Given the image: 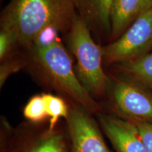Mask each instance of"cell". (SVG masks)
Returning a JSON list of instances; mask_svg holds the SVG:
<instances>
[{
    "instance_id": "cell-1",
    "label": "cell",
    "mask_w": 152,
    "mask_h": 152,
    "mask_svg": "<svg viewBox=\"0 0 152 152\" xmlns=\"http://www.w3.org/2000/svg\"><path fill=\"white\" fill-rule=\"evenodd\" d=\"M77 14L73 0H10L1 11L0 26L27 49L47 27L67 34Z\"/></svg>"
},
{
    "instance_id": "cell-2",
    "label": "cell",
    "mask_w": 152,
    "mask_h": 152,
    "mask_svg": "<svg viewBox=\"0 0 152 152\" xmlns=\"http://www.w3.org/2000/svg\"><path fill=\"white\" fill-rule=\"evenodd\" d=\"M27 65L38 78L66 94L90 113L101 108L77 77L72 60L61 39L47 46H32L26 49Z\"/></svg>"
},
{
    "instance_id": "cell-3",
    "label": "cell",
    "mask_w": 152,
    "mask_h": 152,
    "mask_svg": "<svg viewBox=\"0 0 152 152\" xmlns=\"http://www.w3.org/2000/svg\"><path fill=\"white\" fill-rule=\"evenodd\" d=\"M66 35L68 48L77 61L74 70L81 84L92 96L106 94L109 75L103 68L102 46L95 42L90 30L77 14Z\"/></svg>"
},
{
    "instance_id": "cell-4",
    "label": "cell",
    "mask_w": 152,
    "mask_h": 152,
    "mask_svg": "<svg viewBox=\"0 0 152 152\" xmlns=\"http://www.w3.org/2000/svg\"><path fill=\"white\" fill-rule=\"evenodd\" d=\"M106 93L121 118L152 124V92L137 83L110 73Z\"/></svg>"
},
{
    "instance_id": "cell-5",
    "label": "cell",
    "mask_w": 152,
    "mask_h": 152,
    "mask_svg": "<svg viewBox=\"0 0 152 152\" xmlns=\"http://www.w3.org/2000/svg\"><path fill=\"white\" fill-rule=\"evenodd\" d=\"M104 65L129 62L152 49V9L141 15L118 39L101 47Z\"/></svg>"
},
{
    "instance_id": "cell-6",
    "label": "cell",
    "mask_w": 152,
    "mask_h": 152,
    "mask_svg": "<svg viewBox=\"0 0 152 152\" xmlns=\"http://www.w3.org/2000/svg\"><path fill=\"white\" fill-rule=\"evenodd\" d=\"M66 120L71 139V152H110L97 125L85 109L73 106Z\"/></svg>"
},
{
    "instance_id": "cell-7",
    "label": "cell",
    "mask_w": 152,
    "mask_h": 152,
    "mask_svg": "<svg viewBox=\"0 0 152 152\" xmlns=\"http://www.w3.org/2000/svg\"><path fill=\"white\" fill-rule=\"evenodd\" d=\"M97 115L101 126L117 152H148L135 123L101 112Z\"/></svg>"
},
{
    "instance_id": "cell-8",
    "label": "cell",
    "mask_w": 152,
    "mask_h": 152,
    "mask_svg": "<svg viewBox=\"0 0 152 152\" xmlns=\"http://www.w3.org/2000/svg\"><path fill=\"white\" fill-rule=\"evenodd\" d=\"M76 11L97 40L111 39V11L114 0H73Z\"/></svg>"
},
{
    "instance_id": "cell-9",
    "label": "cell",
    "mask_w": 152,
    "mask_h": 152,
    "mask_svg": "<svg viewBox=\"0 0 152 152\" xmlns=\"http://www.w3.org/2000/svg\"><path fill=\"white\" fill-rule=\"evenodd\" d=\"M152 9V0H114L111 11V39H118L146 11Z\"/></svg>"
},
{
    "instance_id": "cell-10",
    "label": "cell",
    "mask_w": 152,
    "mask_h": 152,
    "mask_svg": "<svg viewBox=\"0 0 152 152\" xmlns=\"http://www.w3.org/2000/svg\"><path fill=\"white\" fill-rule=\"evenodd\" d=\"M111 67V73L131 80L152 92V53Z\"/></svg>"
},
{
    "instance_id": "cell-11",
    "label": "cell",
    "mask_w": 152,
    "mask_h": 152,
    "mask_svg": "<svg viewBox=\"0 0 152 152\" xmlns=\"http://www.w3.org/2000/svg\"><path fill=\"white\" fill-rule=\"evenodd\" d=\"M27 152H67L66 140L61 133L48 130Z\"/></svg>"
},
{
    "instance_id": "cell-12",
    "label": "cell",
    "mask_w": 152,
    "mask_h": 152,
    "mask_svg": "<svg viewBox=\"0 0 152 152\" xmlns=\"http://www.w3.org/2000/svg\"><path fill=\"white\" fill-rule=\"evenodd\" d=\"M42 96L46 106L47 116L49 118V130L52 131L61 118L67 119L70 109L65 101L60 96L48 93H43Z\"/></svg>"
},
{
    "instance_id": "cell-13",
    "label": "cell",
    "mask_w": 152,
    "mask_h": 152,
    "mask_svg": "<svg viewBox=\"0 0 152 152\" xmlns=\"http://www.w3.org/2000/svg\"><path fill=\"white\" fill-rule=\"evenodd\" d=\"M23 115L33 123L42 122L48 117L42 94L34 95L30 99L24 106Z\"/></svg>"
},
{
    "instance_id": "cell-14",
    "label": "cell",
    "mask_w": 152,
    "mask_h": 152,
    "mask_svg": "<svg viewBox=\"0 0 152 152\" xmlns=\"http://www.w3.org/2000/svg\"><path fill=\"white\" fill-rule=\"evenodd\" d=\"M20 47L16 36L7 30L0 31V60L1 62L15 56L17 47Z\"/></svg>"
},
{
    "instance_id": "cell-15",
    "label": "cell",
    "mask_w": 152,
    "mask_h": 152,
    "mask_svg": "<svg viewBox=\"0 0 152 152\" xmlns=\"http://www.w3.org/2000/svg\"><path fill=\"white\" fill-rule=\"evenodd\" d=\"M27 65L26 57H11L9 59L1 62L0 66V87L1 88L5 84L7 80L13 73H17Z\"/></svg>"
},
{
    "instance_id": "cell-16",
    "label": "cell",
    "mask_w": 152,
    "mask_h": 152,
    "mask_svg": "<svg viewBox=\"0 0 152 152\" xmlns=\"http://www.w3.org/2000/svg\"><path fill=\"white\" fill-rule=\"evenodd\" d=\"M140 137L145 144L148 152H152V124L147 123H136Z\"/></svg>"
}]
</instances>
